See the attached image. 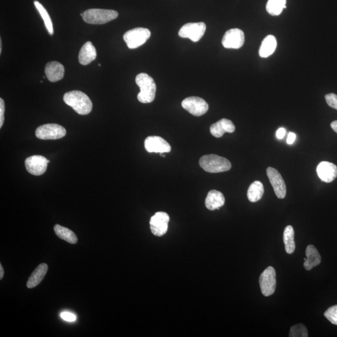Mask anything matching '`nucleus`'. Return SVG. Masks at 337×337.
I'll return each mask as SVG.
<instances>
[{
    "mask_svg": "<svg viewBox=\"0 0 337 337\" xmlns=\"http://www.w3.org/2000/svg\"><path fill=\"white\" fill-rule=\"evenodd\" d=\"M295 139H296L295 134L294 133H292V132H290V133H288V134L287 143L288 144H292L293 143H294Z\"/></svg>",
    "mask_w": 337,
    "mask_h": 337,
    "instance_id": "nucleus-34",
    "label": "nucleus"
},
{
    "mask_svg": "<svg viewBox=\"0 0 337 337\" xmlns=\"http://www.w3.org/2000/svg\"><path fill=\"white\" fill-rule=\"evenodd\" d=\"M4 275V270L2 264H0V279H2Z\"/></svg>",
    "mask_w": 337,
    "mask_h": 337,
    "instance_id": "nucleus-36",
    "label": "nucleus"
},
{
    "mask_svg": "<svg viewBox=\"0 0 337 337\" xmlns=\"http://www.w3.org/2000/svg\"><path fill=\"white\" fill-rule=\"evenodd\" d=\"M277 40L273 35H268L263 39L259 50L261 58H267L275 52L277 48Z\"/></svg>",
    "mask_w": 337,
    "mask_h": 337,
    "instance_id": "nucleus-22",
    "label": "nucleus"
},
{
    "mask_svg": "<svg viewBox=\"0 0 337 337\" xmlns=\"http://www.w3.org/2000/svg\"><path fill=\"white\" fill-rule=\"evenodd\" d=\"M286 134V131L284 128H279L276 133V136L279 139H282L284 138Z\"/></svg>",
    "mask_w": 337,
    "mask_h": 337,
    "instance_id": "nucleus-33",
    "label": "nucleus"
},
{
    "mask_svg": "<svg viewBox=\"0 0 337 337\" xmlns=\"http://www.w3.org/2000/svg\"><path fill=\"white\" fill-rule=\"evenodd\" d=\"M206 30V25L203 22L189 23L180 29L179 36L189 39L193 42H197L204 36Z\"/></svg>",
    "mask_w": 337,
    "mask_h": 337,
    "instance_id": "nucleus-7",
    "label": "nucleus"
},
{
    "mask_svg": "<svg viewBox=\"0 0 337 337\" xmlns=\"http://www.w3.org/2000/svg\"><path fill=\"white\" fill-rule=\"evenodd\" d=\"M2 52V42L1 40V41H0V54H1Z\"/></svg>",
    "mask_w": 337,
    "mask_h": 337,
    "instance_id": "nucleus-37",
    "label": "nucleus"
},
{
    "mask_svg": "<svg viewBox=\"0 0 337 337\" xmlns=\"http://www.w3.org/2000/svg\"><path fill=\"white\" fill-rule=\"evenodd\" d=\"M34 5L35 7L37 8L38 11L39 12L40 15H41L43 21H44L45 27L47 28L48 33H49L50 35H53L54 34V30H53V22L47 10L38 1H35Z\"/></svg>",
    "mask_w": 337,
    "mask_h": 337,
    "instance_id": "nucleus-27",
    "label": "nucleus"
},
{
    "mask_svg": "<svg viewBox=\"0 0 337 337\" xmlns=\"http://www.w3.org/2000/svg\"><path fill=\"white\" fill-rule=\"evenodd\" d=\"M50 161L43 156L35 155L25 160V166L28 172L35 176H41L47 171Z\"/></svg>",
    "mask_w": 337,
    "mask_h": 337,
    "instance_id": "nucleus-12",
    "label": "nucleus"
},
{
    "mask_svg": "<svg viewBox=\"0 0 337 337\" xmlns=\"http://www.w3.org/2000/svg\"><path fill=\"white\" fill-rule=\"evenodd\" d=\"M54 230L56 235L59 237L60 239L72 244H77L78 242L77 235L68 228L57 224L55 225Z\"/></svg>",
    "mask_w": 337,
    "mask_h": 337,
    "instance_id": "nucleus-24",
    "label": "nucleus"
},
{
    "mask_svg": "<svg viewBox=\"0 0 337 337\" xmlns=\"http://www.w3.org/2000/svg\"><path fill=\"white\" fill-rule=\"evenodd\" d=\"M48 270V266L47 263H41L38 266L28 280L27 287L32 288L39 285L47 274Z\"/></svg>",
    "mask_w": 337,
    "mask_h": 337,
    "instance_id": "nucleus-21",
    "label": "nucleus"
},
{
    "mask_svg": "<svg viewBox=\"0 0 337 337\" xmlns=\"http://www.w3.org/2000/svg\"><path fill=\"white\" fill-rule=\"evenodd\" d=\"M324 316L333 325H337V305L328 308L324 313Z\"/></svg>",
    "mask_w": 337,
    "mask_h": 337,
    "instance_id": "nucleus-29",
    "label": "nucleus"
},
{
    "mask_svg": "<svg viewBox=\"0 0 337 337\" xmlns=\"http://www.w3.org/2000/svg\"><path fill=\"white\" fill-rule=\"evenodd\" d=\"M5 105L4 100L2 98H0V128H2L3 125H4V120H5Z\"/></svg>",
    "mask_w": 337,
    "mask_h": 337,
    "instance_id": "nucleus-31",
    "label": "nucleus"
},
{
    "mask_svg": "<svg viewBox=\"0 0 337 337\" xmlns=\"http://www.w3.org/2000/svg\"><path fill=\"white\" fill-rule=\"evenodd\" d=\"M83 19L91 25H103L117 19L118 13L115 10L93 9L86 10Z\"/></svg>",
    "mask_w": 337,
    "mask_h": 337,
    "instance_id": "nucleus-4",
    "label": "nucleus"
},
{
    "mask_svg": "<svg viewBox=\"0 0 337 337\" xmlns=\"http://www.w3.org/2000/svg\"><path fill=\"white\" fill-rule=\"evenodd\" d=\"M83 14H80L81 16H82V17H83Z\"/></svg>",
    "mask_w": 337,
    "mask_h": 337,
    "instance_id": "nucleus-38",
    "label": "nucleus"
},
{
    "mask_svg": "<svg viewBox=\"0 0 337 337\" xmlns=\"http://www.w3.org/2000/svg\"><path fill=\"white\" fill-rule=\"evenodd\" d=\"M285 5L286 0H268L266 10L272 16H278L282 14L283 9H287Z\"/></svg>",
    "mask_w": 337,
    "mask_h": 337,
    "instance_id": "nucleus-26",
    "label": "nucleus"
},
{
    "mask_svg": "<svg viewBox=\"0 0 337 337\" xmlns=\"http://www.w3.org/2000/svg\"><path fill=\"white\" fill-rule=\"evenodd\" d=\"M294 235V230L292 226L288 225L285 228L284 232H283V242H284L286 252L288 254H292L295 251Z\"/></svg>",
    "mask_w": 337,
    "mask_h": 337,
    "instance_id": "nucleus-25",
    "label": "nucleus"
},
{
    "mask_svg": "<svg viewBox=\"0 0 337 337\" xmlns=\"http://www.w3.org/2000/svg\"><path fill=\"white\" fill-rule=\"evenodd\" d=\"M151 37V32L144 28H136L124 35L123 39L129 49H136L143 45Z\"/></svg>",
    "mask_w": 337,
    "mask_h": 337,
    "instance_id": "nucleus-5",
    "label": "nucleus"
},
{
    "mask_svg": "<svg viewBox=\"0 0 337 337\" xmlns=\"http://www.w3.org/2000/svg\"><path fill=\"white\" fill-rule=\"evenodd\" d=\"M263 193H264V187L262 182L254 181L248 189V199L251 202H257L262 198Z\"/></svg>",
    "mask_w": 337,
    "mask_h": 337,
    "instance_id": "nucleus-23",
    "label": "nucleus"
},
{
    "mask_svg": "<svg viewBox=\"0 0 337 337\" xmlns=\"http://www.w3.org/2000/svg\"><path fill=\"white\" fill-rule=\"evenodd\" d=\"M325 98L327 105L331 108L337 110V96L335 94H328V95H325Z\"/></svg>",
    "mask_w": 337,
    "mask_h": 337,
    "instance_id": "nucleus-30",
    "label": "nucleus"
},
{
    "mask_svg": "<svg viewBox=\"0 0 337 337\" xmlns=\"http://www.w3.org/2000/svg\"><path fill=\"white\" fill-rule=\"evenodd\" d=\"M170 218L166 212H156L150 220L151 232L155 236L161 237L166 234L168 230Z\"/></svg>",
    "mask_w": 337,
    "mask_h": 337,
    "instance_id": "nucleus-10",
    "label": "nucleus"
},
{
    "mask_svg": "<svg viewBox=\"0 0 337 337\" xmlns=\"http://www.w3.org/2000/svg\"><path fill=\"white\" fill-rule=\"evenodd\" d=\"M235 130V127L232 121L225 118H223L222 120L217 121V123L213 124L210 128L211 134L217 138H221L225 133H234Z\"/></svg>",
    "mask_w": 337,
    "mask_h": 337,
    "instance_id": "nucleus-16",
    "label": "nucleus"
},
{
    "mask_svg": "<svg viewBox=\"0 0 337 337\" xmlns=\"http://www.w3.org/2000/svg\"><path fill=\"white\" fill-rule=\"evenodd\" d=\"M67 131L63 126L57 124H46L37 129L36 136L43 140H55L63 138Z\"/></svg>",
    "mask_w": 337,
    "mask_h": 337,
    "instance_id": "nucleus-6",
    "label": "nucleus"
},
{
    "mask_svg": "<svg viewBox=\"0 0 337 337\" xmlns=\"http://www.w3.org/2000/svg\"><path fill=\"white\" fill-rule=\"evenodd\" d=\"M331 129L337 133V120L333 121L330 125Z\"/></svg>",
    "mask_w": 337,
    "mask_h": 337,
    "instance_id": "nucleus-35",
    "label": "nucleus"
},
{
    "mask_svg": "<svg viewBox=\"0 0 337 337\" xmlns=\"http://www.w3.org/2000/svg\"><path fill=\"white\" fill-rule=\"evenodd\" d=\"M306 258L303 263L304 267L306 270H310L313 268L320 264L321 256L317 249L313 245H309L306 249Z\"/></svg>",
    "mask_w": 337,
    "mask_h": 337,
    "instance_id": "nucleus-20",
    "label": "nucleus"
},
{
    "mask_svg": "<svg viewBox=\"0 0 337 337\" xmlns=\"http://www.w3.org/2000/svg\"><path fill=\"white\" fill-rule=\"evenodd\" d=\"M97 57L96 48L91 42H87L81 48L78 60L81 65H88Z\"/></svg>",
    "mask_w": 337,
    "mask_h": 337,
    "instance_id": "nucleus-18",
    "label": "nucleus"
},
{
    "mask_svg": "<svg viewBox=\"0 0 337 337\" xmlns=\"http://www.w3.org/2000/svg\"><path fill=\"white\" fill-rule=\"evenodd\" d=\"M261 292L265 296L274 293L276 288V273L274 268L268 267L261 273L259 277Z\"/></svg>",
    "mask_w": 337,
    "mask_h": 337,
    "instance_id": "nucleus-9",
    "label": "nucleus"
},
{
    "mask_svg": "<svg viewBox=\"0 0 337 337\" xmlns=\"http://www.w3.org/2000/svg\"><path fill=\"white\" fill-rule=\"evenodd\" d=\"M199 165L205 171L209 173H219L231 169V163L227 159L215 154H209L201 157Z\"/></svg>",
    "mask_w": 337,
    "mask_h": 337,
    "instance_id": "nucleus-3",
    "label": "nucleus"
},
{
    "mask_svg": "<svg viewBox=\"0 0 337 337\" xmlns=\"http://www.w3.org/2000/svg\"><path fill=\"white\" fill-rule=\"evenodd\" d=\"M61 316H62L63 320L68 321H74L76 320V319H77V317H76V316L74 315V314L67 312V311L63 312L62 314H61Z\"/></svg>",
    "mask_w": 337,
    "mask_h": 337,
    "instance_id": "nucleus-32",
    "label": "nucleus"
},
{
    "mask_svg": "<svg viewBox=\"0 0 337 337\" xmlns=\"http://www.w3.org/2000/svg\"><path fill=\"white\" fill-rule=\"evenodd\" d=\"M144 147L149 153H168L171 151L170 144L159 136H149L144 141Z\"/></svg>",
    "mask_w": 337,
    "mask_h": 337,
    "instance_id": "nucleus-14",
    "label": "nucleus"
},
{
    "mask_svg": "<svg viewBox=\"0 0 337 337\" xmlns=\"http://www.w3.org/2000/svg\"><path fill=\"white\" fill-rule=\"evenodd\" d=\"M289 336L290 337H307L308 331L303 324H298L292 326L290 328Z\"/></svg>",
    "mask_w": 337,
    "mask_h": 337,
    "instance_id": "nucleus-28",
    "label": "nucleus"
},
{
    "mask_svg": "<svg viewBox=\"0 0 337 337\" xmlns=\"http://www.w3.org/2000/svg\"><path fill=\"white\" fill-rule=\"evenodd\" d=\"M63 100L79 115H88L92 111V101L82 91H72L65 93L63 96Z\"/></svg>",
    "mask_w": 337,
    "mask_h": 337,
    "instance_id": "nucleus-1",
    "label": "nucleus"
},
{
    "mask_svg": "<svg viewBox=\"0 0 337 337\" xmlns=\"http://www.w3.org/2000/svg\"><path fill=\"white\" fill-rule=\"evenodd\" d=\"M136 83L140 88L138 100L142 103H151L156 97V85L153 78L146 73H142L137 75Z\"/></svg>",
    "mask_w": 337,
    "mask_h": 337,
    "instance_id": "nucleus-2",
    "label": "nucleus"
},
{
    "mask_svg": "<svg viewBox=\"0 0 337 337\" xmlns=\"http://www.w3.org/2000/svg\"><path fill=\"white\" fill-rule=\"evenodd\" d=\"M245 42L244 33L238 29H230L223 37L222 44L227 49H239Z\"/></svg>",
    "mask_w": 337,
    "mask_h": 337,
    "instance_id": "nucleus-11",
    "label": "nucleus"
},
{
    "mask_svg": "<svg viewBox=\"0 0 337 337\" xmlns=\"http://www.w3.org/2000/svg\"><path fill=\"white\" fill-rule=\"evenodd\" d=\"M45 74L51 82H57L64 77L65 68L58 62L48 63L45 67Z\"/></svg>",
    "mask_w": 337,
    "mask_h": 337,
    "instance_id": "nucleus-17",
    "label": "nucleus"
},
{
    "mask_svg": "<svg viewBox=\"0 0 337 337\" xmlns=\"http://www.w3.org/2000/svg\"><path fill=\"white\" fill-rule=\"evenodd\" d=\"M316 172L321 181L330 183L336 178L337 167L327 161L321 162L316 168Z\"/></svg>",
    "mask_w": 337,
    "mask_h": 337,
    "instance_id": "nucleus-15",
    "label": "nucleus"
},
{
    "mask_svg": "<svg viewBox=\"0 0 337 337\" xmlns=\"http://www.w3.org/2000/svg\"><path fill=\"white\" fill-rule=\"evenodd\" d=\"M182 107L190 114L195 116L205 115L209 110L208 104L203 99L196 96H191L182 101Z\"/></svg>",
    "mask_w": 337,
    "mask_h": 337,
    "instance_id": "nucleus-8",
    "label": "nucleus"
},
{
    "mask_svg": "<svg viewBox=\"0 0 337 337\" xmlns=\"http://www.w3.org/2000/svg\"><path fill=\"white\" fill-rule=\"evenodd\" d=\"M225 203V197L224 195L216 190H211L207 194L205 205L207 209L210 211H214L215 209H219L224 206Z\"/></svg>",
    "mask_w": 337,
    "mask_h": 337,
    "instance_id": "nucleus-19",
    "label": "nucleus"
},
{
    "mask_svg": "<svg viewBox=\"0 0 337 337\" xmlns=\"http://www.w3.org/2000/svg\"><path fill=\"white\" fill-rule=\"evenodd\" d=\"M267 175L276 196L278 199H284L287 189L285 182L279 172L277 169L269 167L267 169Z\"/></svg>",
    "mask_w": 337,
    "mask_h": 337,
    "instance_id": "nucleus-13",
    "label": "nucleus"
}]
</instances>
